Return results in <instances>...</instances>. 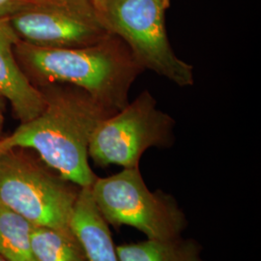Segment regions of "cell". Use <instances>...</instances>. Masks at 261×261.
<instances>
[{"label": "cell", "instance_id": "7", "mask_svg": "<svg viewBox=\"0 0 261 261\" xmlns=\"http://www.w3.org/2000/svg\"><path fill=\"white\" fill-rule=\"evenodd\" d=\"M8 20L21 42L36 47H88L112 35L92 0H29Z\"/></svg>", "mask_w": 261, "mask_h": 261}, {"label": "cell", "instance_id": "5", "mask_svg": "<svg viewBox=\"0 0 261 261\" xmlns=\"http://www.w3.org/2000/svg\"><path fill=\"white\" fill-rule=\"evenodd\" d=\"M94 202L109 225H129L148 239L177 238L186 226L175 200L163 192H151L139 168H124L110 177L96 178L90 187Z\"/></svg>", "mask_w": 261, "mask_h": 261}, {"label": "cell", "instance_id": "11", "mask_svg": "<svg viewBox=\"0 0 261 261\" xmlns=\"http://www.w3.org/2000/svg\"><path fill=\"white\" fill-rule=\"evenodd\" d=\"M31 248L36 261H88L72 231L34 225Z\"/></svg>", "mask_w": 261, "mask_h": 261}, {"label": "cell", "instance_id": "17", "mask_svg": "<svg viewBox=\"0 0 261 261\" xmlns=\"http://www.w3.org/2000/svg\"><path fill=\"white\" fill-rule=\"evenodd\" d=\"M92 1H94V0H92Z\"/></svg>", "mask_w": 261, "mask_h": 261}, {"label": "cell", "instance_id": "1", "mask_svg": "<svg viewBox=\"0 0 261 261\" xmlns=\"http://www.w3.org/2000/svg\"><path fill=\"white\" fill-rule=\"evenodd\" d=\"M46 107L37 117L23 122L0 138V153L31 149L62 178L80 188L92 186L97 176L88 162V144L99 122L114 112L84 90L68 84L42 85Z\"/></svg>", "mask_w": 261, "mask_h": 261}, {"label": "cell", "instance_id": "10", "mask_svg": "<svg viewBox=\"0 0 261 261\" xmlns=\"http://www.w3.org/2000/svg\"><path fill=\"white\" fill-rule=\"evenodd\" d=\"M119 261H202L199 247L180 236L168 240H153L115 247Z\"/></svg>", "mask_w": 261, "mask_h": 261}, {"label": "cell", "instance_id": "4", "mask_svg": "<svg viewBox=\"0 0 261 261\" xmlns=\"http://www.w3.org/2000/svg\"><path fill=\"white\" fill-rule=\"evenodd\" d=\"M80 189L41 160L16 149L0 153V205L33 225L72 231L70 221Z\"/></svg>", "mask_w": 261, "mask_h": 261}, {"label": "cell", "instance_id": "9", "mask_svg": "<svg viewBox=\"0 0 261 261\" xmlns=\"http://www.w3.org/2000/svg\"><path fill=\"white\" fill-rule=\"evenodd\" d=\"M70 228L88 261H119L109 224L94 202L90 187L80 189Z\"/></svg>", "mask_w": 261, "mask_h": 261}, {"label": "cell", "instance_id": "16", "mask_svg": "<svg viewBox=\"0 0 261 261\" xmlns=\"http://www.w3.org/2000/svg\"><path fill=\"white\" fill-rule=\"evenodd\" d=\"M0 261H8V260H7V259H5V258H4V257H2V256H1V255H0Z\"/></svg>", "mask_w": 261, "mask_h": 261}, {"label": "cell", "instance_id": "3", "mask_svg": "<svg viewBox=\"0 0 261 261\" xmlns=\"http://www.w3.org/2000/svg\"><path fill=\"white\" fill-rule=\"evenodd\" d=\"M103 27L120 38L143 70L181 87L195 84L194 68L173 51L166 28L170 0H94Z\"/></svg>", "mask_w": 261, "mask_h": 261}, {"label": "cell", "instance_id": "8", "mask_svg": "<svg viewBox=\"0 0 261 261\" xmlns=\"http://www.w3.org/2000/svg\"><path fill=\"white\" fill-rule=\"evenodd\" d=\"M19 39L8 19H0V99L9 102L21 123L37 117L46 107V97L19 67L15 46Z\"/></svg>", "mask_w": 261, "mask_h": 261}, {"label": "cell", "instance_id": "6", "mask_svg": "<svg viewBox=\"0 0 261 261\" xmlns=\"http://www.w3.org/2000/svg\"><path fill=\"white\" fill-rule=\"evenodd\" d=\"M173 118L158 109L155 98L145 90L99 122L89 140L88 156L101 168H139L146 150L173 144Z\"/></svg>", "mask_w": 261, "mask_h": 261}, {"label": "cell", "instance_id": "15", "mask_svg": "<svg viewBox=\"0 0 261 261\" xmlns=\"http://www.w3.org/2000/svg\"><path fill=\"white\" fill-rule=\"evenodd\" d=\"M2 103H3V100H2V99H0V113H2V111H1V107H2Z\"/></svg>", "mask_w": 261, "mask_h": 261}, {"label": "cell", "instance_id": "14", "mask_svg": "<svg viewBox=\"0 0 261 261\" xmlns=\"http://www.w3.org/2000/svg\"><path fill=\"white\" fill-rule=\"evenodd\" d=\"M2 121H3L2 113H0V135H1V130H2ZM0 138H1V137H0Z\"/></svg>", "mask_w": 261, "mask_h": 261}, {"label": "cell", "instance_id": "2", "mask_svg": "<svg viewBox=\"0 0 261 261\" xmlns=\"http://www.w3.org/2000/svg\"><path fill=\"white\" fill-rule=\"evenodd\" d=\"M15 49L41 85H72L112 112L129 103L130 86L144 71L115 35L83 47H36L19 40Z\"/></svg>", "mask_w": 261, "mask_h": 261}, {"label": "cell", "instance_id": "13", "mask_svg": "<svg viewBox=\"0 0 261 261\" xmlns=\"http://www.w3.org/2000/svg\"><path fill=\"white\" fill-rule=\"evenodd\" d=\"M29 0H0V19H8Z\"/></svg>", "mask_w": 261, "mask_h": 261}, {"label": "cell", "instance_id": "12", "mask_svg": "<svg viewBox=\"0 0 261 261\" xmlns=\"http://www.w3.org/2000/svg\"><path fill=\"white\" fill-rule=\"evenodd\" d=\"M34 225L0 205V255L8 261H36L31 248Z\"/></svg>", "mask_w": 261, "mask_h": 261}]
</instances>
